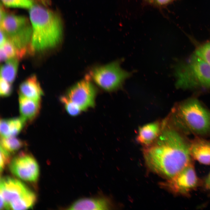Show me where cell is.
I'll list each match as a JSON object with an SVG mask.
<instances>
[{"mask_svg": "<svg viewBox=\"0 0 210 210\" xmlns=\"http://www.w3.org/2000/svg\"><path fill=\"white\" fill-rule=\"evenodd\" d=\"M190 144L176 131L166 130L144 149L145 162L152 170L171 178L191 162Z\"/></svg>", "mask_w": 210, "mask_h": 210, "instance_id": "6da1fadb", "label": "cell"}, {"mask_svg": "<svg viewBox=\"0 0 210 210\" xmlns=\"http://www.w3.org/2000/svg\"><path fill=\"white\" fill-rule=\"evenodd\" d=\"M29 15L32 29L31 52L52 48L60 43L63 27L58 15L41 6L33 5L30 8Z\"/></svg>", "mask_w": 210, "mask_h": 210, "instance_id": "7a4b0ae2", "label": "cell"}, {"mask_svg": "<svg viewBox=\"0 0 210 210\" xmlns=\"http://www.w3.org/2000/svg\"><path fill=\"white\" fill-rule=\"evenodd\" d=\"M174 74L178 88H210V65L195 54L177 63Z\"/></svg>", "mask_w": 210, "mask_h": 210, "instance_id": "3957f363", "label": "cell"}, {"mask_svg": "<svg viewBox=\"0 0 210 210\" xmlns=\"http://www.w3.org/2000/svg\"><path fill=\"white\" fill-rule=\"evenodd\" d=\"M176 111L179 122L188 131L200 136L210 133V111L197 99L183 102Z\"/></svg>", "mask_w": 210, "mask_h": 210, "instance_id": "277c9868", "label": "cell"}, {"mask_svg": "<svg viewBox=\"0 0 210 210\" xmlns=\"http://www.w3.org/2000/svg\"><path fill=\"white\" fill-rule=\"evenodd\" d=\"M0 200L4 209L25 210L33 207L36 200L35 193L20 181L9 176L1 178Z\"/></svg>", "mask_w": 210, "mask_h": 210, "instance_id": "5b68a950", "label": "cell"}, {"mask_svg": "<svg viewBox=\"0 0 210 210\" xmlns=\"http://www.w3.org/2000/svg\"><path fill=\"white\" fill-rule=\"evenodd\" d=\"M0 29L14 45L17 50V58L21 59L25 55L31 41L32 29L25 17L6 14L0 20Z\"/></svg>", "mask_w": 210, "mask_h": 210, "instance_id": "8992f818", "label": "cell"}, {"mask_svg": "<svg viewBox=\"0 0 210 210\" xmlns=\"http://www.w3.org/2000/svg\"><path fill=\"white\" fill-rule=\"evenodd\" d=\"M91 79L101 88L112 91L121 87L131 73L123 69L120 62L116 61L96 67L90 72Z\"/></svg>", "mask_w": 210, "mask_h": 210, "instance_id": "52a82bcc", "label": "cell"}, {"mask_svg": "<svg viewBox=\"0 0 210 210\" xmlns=\"http://www.w3.org/2000/svg\"><path fill=\"white\" fill-rule=\"evenodd\" d=\"M97 93L95 86L89 79L86 78L71 87L63 96L82 111L94 106Z\"/></svg>", "mask_w": 210, "mask_h": 210, "instance_id": "ba28073f", "label": "cell"}, {"mask_svg": "<svg viewBox=\"0 0 210 210\" xmlns=\"http://www.w3.org/2000/svg\"><path fill=\"white\" fill-rule=\"evenodd\" d=\"M12 173L25 181H36L39 175V167L35 158L31 154L21 152L12 159L9 163Z\"/></svg>", "mask_w": 210, "mask_h": 210, "instance_id": "9c48e42d", "label": "cell"}, {"mask_svg": "<svg viewBox=\"0 0 210 210\" xmlns=\"http://www.w3.org/2000/svg\"><path fill=\"white\" fill-rule=\"evenodd\" d=\"M163 184L171 191L181 195H186L195 189L198 184V179L191 162Z\"/></svg>", "mask_w": 210, "mask_h": 210, "instance_id": "30bf717a", "label": "cell"}, {"mask_svg": "<svg viewBox=\"0 0 210 210\" xmlns=\"http://www.w3.org/2000/svg\"><path fill=\"white\" fill-rule=\"evenodd\" d=\"M111 200L107 196H97L79 199L67 208L69 210H111L114 208Z\"/></svg>", "mask_w": 210, "mask_h": 210, "instance_id": "8fae6325", "label": "cell"}, {"mask_svg": "<svg viewBox=\"0 0 210 210\" xmlns=\"http://www.w3.org/2000/svg\"><path fill=\"white\" fill-rule=\"evenodd\" d=\"M191 157L200 163L210 165V141L197 139L190 144Z\"/></svg>", "mask_w": 210, "mask_h": 210, "instance_id": "7c38bea8", "label": "cell"}, {"mask_svg": "<svg viewBox=\"0 0 210 210\" xmlns=\"http://www.w3.org/2000/svg\"><path fill=\"white\" fill-rule=\"evenodd\" d=\"M19 95L37 100H40L43 91L36 76L33 75L28 78L19 87Z\"/></svg>", "mask_w": 210, "mask_h": 210, "instance_id": "4fadbf2b", "label": "cell"}, {"mask_svg": "<svg viewBox=\"0 0 210 210\" xmlns=\"http://www.w3.org/2000/svg\"><path fill=\"white\" fill-rule=\"evenodd\" d=\"M40 100L19 95V102L21 117L26 122L32 120L37 116L41 108Z\"/></svg>", "mask_w": 210, "mask_h": 210, "instance_id": "5bb4252c", "label": "cell"}, {"mask_svg": "<svg viewBox=\"0 0 210 210\" xmlns=\"http://www.w3.org/2000/svg\"><path fill=\"white\" fill-rule=\"evenodd\" d=\"M160 124L154 122L147 124L139 128L137 140L143 145L148 146L154 143L160 134Z\"/></svg>", "mask_w": 210, "mask_h": 210, "instance_id": "9a60e30c", "label": "cell"}, {"mask_svg": "<svg viewBox=\"0 0 210 210\" xmlns=\"http://www.w3.org/2000/svg\"><path fill=\"white\" fill-rule=\"evenodd\" d=\"M26 121L21 117L9 119H1L0 123L1 136H15L23 128Z\"/></svg>", "mask_w": 210, "mask_h": 210, "instance_id": "2e32d148", "label": "cell"}, {"mask_svg": "<svg viewBox=\"0 0 210 210\" xmlns=\"http://www.w3.org/2000/svg\"><path fill=\"white\" fill-rule=\"evenodd\" d=\"M18 60L16 58L10 59L6 61L1 67V77L11 83L14 82L16 77Z\"/></svg>", "mask_w": 210, "mask_h": 210, "instance_id": "e0dca14e", "label": "cell"}, {"mask_svg": "<svg viewBox=\"0 0 210 210\" xmlns=\"http://www.w3.org/2000/svg\"><path fill=\"white\" fill-rule=\"evenodd\" d=\"M25 144L23 141L15 136L1 137L0 147L10 153L16 152Z\"/></svg>", "mask_w": 210, "mask_h": 210, "instance_id": "ac0fdd59", "label": "cell"}, {"mask_svg": "<svg viewBox=\"0 0 210 210\" xmlns=\"http://www.w3.org/2000/svg\"><path fill=\"white\" fill-rule=\"evenodd\" d=\"M195 54L210 65V41L199 47Z\"/></svg>", "mask_w": 210, "mask_h": 210, "instance_id": "d6986e66", "label": "cell"}, {"mask_svg": "<svg viewBox=\"0 0 210 210\" xmlns=\"http://www.w3.org/2000/svg\"><path fill=\"white\" fill-rule=\"evenodd\" d=\"M6 6L30 8L33 5L32 0H1Z\"/></svg>", "mask_w": 210, "mask_h": 210, "instance_id": "ffe728a7", "label": "cell"}, {"mask_svg": "<svg viewBox=\"0 0 210 210\" xmlns=\"http://www.w3.org/2000/svg\"><path fill=\"white\" fill-rule=\"evenodd\" d=\"M60 100L64 106L68 114L72 116H76L80 113L82 111L75 104L66 99L63 96L60 98Z\"/></svg>", "mask_w": 210, "mask_h": 210, "instance_id": "44dd1931", "label": "cell"}, {"mask_svg": "<svg viewBox=\"0 0 210 210\" xmlns=\"http://www.w3.org/2000/svg\"><path fill=\"white\" fill-rule=\"evenodd\" d=\"M0 49L5 54L8 60L13 58H16V49L13 43L8 38L4 44L0 47Z\"/></svg>", "mask_w": 210, "mask_h": 210, "instance_id": "7402d4cb", "label": "cell"}, {"mask_svg": "<svg viewBox=\"0 0 210 210\" xmlns=\"http://www.w3.org/2000/svg\"><path fill=\"white\" fill-rule=\"evenodd\" d=\"M12 88L11 83L0 77V94L2 97L9 96L12 93Z\"/></svg>", "mask_w": 210, "mask_h": 210, "instance_id": "603a6c76", "label": "cell"}, {"mask_svg": "<svg viewBox=\"0 0 210 210\" xmlns=\"http://www.w3.org/2000/svg\"><path fill=\"white\" fill-rule=\"evenodd\" d=\"M10 153L0 147V168L2 171L6 166L11 161Z\"/></svg>", "mask_w": 210, "mask_h": 210, "instance_id": "cb8c5ba5", "label": "cell"}, {"mask_svg": "<svg viewBox=\"0 0 210 210\" xmlns=\"http://www.w3.org/2000/svg\"><path fill=\"white\" fill-rule=\"evenodd\" d=\"M177 0H144L146 4L158 8L166 6Z\"/></svg>", "mask_w": 210, "mask_h": 210, "instance_id": "d4e9b609", "label": "cell"}, {"mask_svg": "<svg viewBox=\"0 0 210 210\" xmlns=\"http://www.w3.org/2000/svg\"><path fill=\"white\" fill-rule=\"evenodd\" d=\"M7 39L6 34L4 32L0 29V47L2 46Z\"/></svg>", "mask_w": 210, "mask_h": 210, "instance_id": "484cf974", "label": "cell"}, {"mask_svg": "<svg viewBox=\"0 0 210 210\" xmlns=\"http://www.w3.org/2000/svg\"><path fill=\"white\" fill-rule=\"evenodd\" d=\"M204 184L205 188L207 189L210 190V173L205 179Z\"/></svg>", "mask_w": 210, "mask_h": 210, "instance_id": "4316f807", "label": "cell"}]
</instances>
